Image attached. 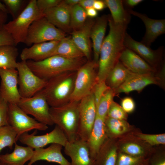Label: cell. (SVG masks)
<instances>
[{
    "label": "cell",
    "instance_id": "cell-48",
    "mask_svg": "<svg viewBox=\"0 0 165 165\" xmlns=\"http://www.w3.org/2000/svg\"><path fill=\"white\" fill-rule=\"evenodd\" d=\"M87 17L93 18L96 17L98 14V11L93 7L89 8L86 10Z\"/></svg>",
    "mask_w": 165,
    "mask_h": 165
},
{
    "label": "cell",
    "instance_id": "cell-44",
    "mask_svg": "<svg viewBox=\"0 0 165 165\" xmlns=\"http://www.w3.org/2000/svg\"><path fill=\"white\" fill-rule=\"evenodd\" d=\"M7 45L15 46L11 35L3 28L0 30V46Z\"/></svg>",
    "mask_w": 165,
    "mask_h": 165
},
{
    "label": "cell",
    "instance_id": "cell-45",
    "mask_svg": "<svg viewBox=\"0 0 165 165\" xmlns=\"http://www.w3.org/2000/svg\"><path fill=\"white\" fill-rule=\"evenodd\" d=\"M95 0H80L79 4L83 9H86L93 7Z\"/></svg>",
    "mask_w": 165,
    "mask_h": 165
},
{
    "label": "cell",
    "instance_id": "cell-10",
    "mask_svg": "<svg viewBox=\"0 0 165 165\" xmlns=\"http://www.w3.org/2000/svg\"><path fill=\"white\" fill-rule=\"evenodd\" d=\"M8 124L16 132V141L22 134L35 129L46 130L47 125L30 117L17 105L8 104Z\"/></svg>",
    "mask_w": 165,
    "mask_h": 165
},
{
    "label": "cell",
    "instance_id": "cell-15",
    "mask_svg": "<svg viewBox=\"0 0 165 165\" xmlns=\"http://www.w3.org/2000/svg\"><path fill=\"white\" fill-rule=\"evenodd\" d=\"M125 47L135 52L152 67L156 69L161 60L163 47H161L156 50L133 39L126 33L124 41Z\"/></svg>",
    "mask_w": 165,
    "mask_h": 165
},
{
    "label": "cell",
    "instance_id": "cell-35",
    "mask_svg": "<svg viewBox=\"0 0 165 165\" xmlns=\"http://www.w3.org/2000/svg\"><path fill=\"white\" fill-rule=\"evenodd\" d=\"M8 13L13 19L16 18L22 12L28 4L29 1L25 0H2Z\"/></svg>",
    "mask_w": 165,
    "mask_h": 165
},
{
    "label": "cell",
    "instance_id": "cell-30",
    "mask_svg": "<svg viewBox=\"0 0 165 165\" xmlns=\"http://www.w3.org/2000/svg\"><path fill=\"white\" fill-rule=\"evenodd\" d=\"M18 54V49L15 46H0V69H16Z\"/></svg>",
    "mask_w": 165,
    "mask_h": 165
},
{
    "label": "cell",
    "instance_id": "cell-11",
    "mask_svg": "<svg viewBox=\"0 0 165 165\" xmlns=\"http://www.w3.org/2000/svg\"><path fill=\"white\" fill-rule=\"evenodd\" d=\"M79 112L78 138L86 141L93 127L97 115L93 93L79 101Z\"/></svg>",
    "mask_w": 165,
    "mask_h": 165
},
{
    "label": "cell",
    "instance_id": "cell-3",
    "mask_svg": "<svg viewBox=\"0 0 165 165\" xmlns=\"http://www.w3.org/2000/svg\"><path fill=\"white\" fill-rule=\"evenodd\" d=\"M76 75V71L67 72L47 81L42 91L50 107L60 106L70 101Z\"/></svg>",
    "mask_w": 165,
    "mask_h": 165
},
{
    "label": "cell",
    "instance_id": "cell-41",
    "mask_svg": "<svg viewBox=\"0 0 165 165\" xmlns=\"http://www.w3.org/2000/svg\"><path fill=\"white\" fill-rule=\"evenodd\" d=\"M8 103L0 94V127L8 125Z\"/></svg>",
    "mask_w": 165,
    "mask_h": 165
},
{
    "label": "cell",
    "instance_id": "cell-6",
    "mask_svg": "<svg viewBox=\"0 0 165 165\" xmlns=\"http://www.w3.org/2000/svg\"><path fill=\"white\" fill-rule=\"evenodd\" d=\"M98 68V64L93 60H87L76 71L70 101H79L93 93L97 82Z\"/></svg>",
    "mask_w": 165,
    "mask_h": 165
},
{
    "label": "cell",
    "instance_id": "cell-47",
    "mask_svg": "<svg viewBox=\"0 0 165 165\" xmlns=\"http://www.w3.org/2000/svg\"><path fill=\"white\" fill-rule=\"evenodd\" d=\"M7 13L0 10V30L3 28L7 19Z\"/></svg>",
    "mask_w": 165,
    "mask_h": 165
},
{
    "label": "cell",
    "instance_id": "cell-9",
    "mask_svg": "<svg viewBox=\"0 0 165 165\" xmlns=\"http://www.w3.org/2000/svg\"><path fill=\"white\" fill-rule=\"evenodd\" d=\"M16 69L18 90L21 97H32L46 86L47 81L36 75L28 66L26 61L17 62Z\"/></svg>",
    "mask_w": 165,
    "mask_h": 165
},
{
    "label": "cell",
    "instance_id": "cell-32",
    "mask_svg": "<svg viewBox=\"0 0 165 165\" xmlns=\"http://www.w3.org/2000/svg\"><path fill=\"white\" fill-rule=\"evenodd\" d=\"M105 124L107 136L120 135L127 131L128 129V124L125 120L107 116L105 119Z\"/></svg>",
    "mask_w": 165,
    "mask_h": 165
},
{
    "label": "cell",
    "instance_id": "cell-52",
    "mask_svg": "<svg viewBox=\"0 0 165 165\" xmlns=\"http://www.w3.org/2000/svg\"><path fill=\"white\" fill-rule=\"evenodd\" d=\"M0 10L3 12L8 13L7 10L5 5L0 1Z\"/></svg>",
    "mask_w": 165,
    "mask_h": 165
},
{
    "label": "cell",
    "instance_id": "cell-39",
    "mask_svg": "<svg viewBox=\"0 0 165 165\" xmlns=\"http://www.w3.org/2000/svg\"><path fill=\"white\" fill-rule=\"evenodd\" d=\"M122 149L126 154L134 156L143 157L144 153L142 148L135 143L126 144L123 146Z\"/></svg>",
    "mask_w": 165,
    "mask_h": 165
},
{
    "label": "cell",
    "instance_id": "cell-33",
    "mask_svg": "<svg viewBox=\"0 0 165 165\" xmlns=\"http://www.w3.org/2000/svg\"><path fill=\"white\" fill-rule=\"evenodd\" d=\"M85 9L78 4L72 8L70 27L72 31L78 30L84 25L87 18Z\"/></svg>",
    "mask_w": 165,
    "mask_h": 165
},
{
    "label": "cell",
    "instance_id": "cell-8",
    "mask_svg": "<svg viewBox=\"0 0 165 165\" xmlns=\"http://www.w3.org/2000/svg\"><path fill=\"white\" fill-rule=\"evenodd\" d=\"M17 105L38 122L47 125L54 124L50 114V107L42 90L32 97H21Z\"/></svg>",
    "mask_w": 165,
    "mask_h": 165
},
{
    "label": "cell",
    "instance_id": "cell-1",
    "mask_svg": "<svg viewBox=\"0 0 165 165\" xmlns=\"http://www.w3.org/2000/svg\"><path fill=\"white\" fill-rule=\"evenodd\" d=\"M108 24L109 32L104 38L100 52L97 82L105 81L125 48L124 41L128 25L115 23L110 15L108 16Z\"/></svg>",
    "mask_w": 165,
    "mask_h": 165
},
{
    "label": "cell",
    "instance_id": "cell-7",
    "mask_svg": "<svg viewBox=\"0 0 165 165\" xmlns=\"http://www.w3.org/2000/svg\"><path fill=\"white\" fill-rule=\"evenodd\" d=\"M66 33L58 28L42 16L33 21L28 30L24 42L27 46L53 41H60Z\"/></svg>",
    "mask_w": 165,
    "mask_h": 165
},
{
    "label": "cell",
    "instance_id": "cell-17",
    "mask_svg": "<svg viewBox=\"0 0 165 165\" xmlns=\"http://www.w3.org/2000/svg\"><path fill=\"white\" fill-rule=\"evenodd\" d=\"M130 14L141 19L145 25L146 32L141 42L150 47L156 38L165 33V20H156L149 18L146 15L129 9Z\"/></svg>",
    "mask_w": 165,
    "mask_h": 165
},
{
    "label": "cell",
    "instance_id": "cell-40",
    "mask_svg": "<svg viewBox=\"0 0 165 165\" xmlns=\"http://www.w3.org/2000/svg\"><path fill=\"white\" fill-rule=\"evenodd\" d=\"M110 88L105 81L97 83L93 92L96 106L102 95Z\"/></svg>",
    "mask_w": 165,
    "mask_h": 165
},
{
    "label": "cell",
    "instance_id": "cell-5",
    "mask_svg": "<svg viewBox=\"0 0 165 165\" xmlns=\"http://www.w3.org/2000/svg\"><path fill=\"white\" fill-rule=\"evenodd\" d=\"M36 0H31L24 9L15 19L4 25L3 28L11 35L16 46L24 43L28 29L36 19L42 16L36 6Z\"/></svg>",
    "mask_w": 165,
    "mask_h": 165
},
{
    "label": "cell",
    "instance_id": "cell-24",
    "mask_svg": "<svg viewBox=\"0 0 165 165\" xmlns=\"http://www.w3.org/2000/svg\"><path fill=\"white\" fill-rule=\"evenodd\" d=\"M108 24V16L103 15L96 19L91 29L90 36L94 52L93 60L97 64L101 48L105 38Z\"/></svg>",
    "mask_w": 165,
    "mask_h": 165
},
{
    "label": "cell",
    "instance_id": "cell-29",
    "mask_svg": "<svg viewBox=\"0 0 165 165\" xmlns=\"http://www.w3.org/2000/svg\"><path fill=\"white\" fill-rule=\"evenodd\" d=\"M111 144L109 140H105L96 156L95 165H116V148Z\"/></svg>",
    "mask_w": 165,
    "mask_h": 165
},
{
    "label": "cell",
    "instance_id": "cell-19",
    "mask_svg": "<svg viewBox=\"0 0 165 165\" xmlns=\"http://www.w3.org/2000/svg\"><path fill=\"white\" fill-rule=\"evenodd\" d=\"M119 61L129 70L135 74L154 73L156 70L135 52L126 47L120 56Z\"/></svg>",
    "mask_w": 165,
    "mask_h": 165
},
{
    "label": "cell",
    "instance_id": "cell-23",
    "mask_svg": "<svg viewBox=\"0 0 165 165\" xmlns=\"http://www.w3.org/2000/svg\"><path fill=\"white\" fill-rule=\"evenodd\" d=\"M95 20L87 18L84 25L79 29L70 33L71 38L76 46L83 54L87 60H91L90 32Z\"/></svg>",
    "mask_w": 165,
    "mask_h": 165
},
{
    "label": "cell",
    "instance_id": "cell-16",
    "mask_svg": "<svg viewBox=\"0 0 165 165\" xmlns=\"http://www.w3.org/2000/svg\"><path fill=\"white\" fill-rule=\"evenodd\" d=\"M72 7L64 0L56 6L45 10L42 16L56 27L65 33H71L70 18Z\"/></svg>",
    "mask_w": 165,
    "mask_h": 165
},
{
    "label": "cell",
    "instance_id": "cell-14",
    "mask_svg": "<svg viewBox=\"0 0 165 165\" xmlns=\"http://www.w3.org/2000/svg\"><path fill=\"white\" fill-rule=\"evenodd\" d=\"M155 72L137 74L132 73L120 86L114 90L116 94L120 93H128L136 91L141 92L146 86L151 84L161 85V75H156Z\"/></svg>",
    "mask_w": 165,
    "mask_h": 165
},
{
    "label": "cell",
    "instance_id": "cell-46",
    "mask_svg": "<svg viewBox=\"0 0 165 165\" xmlns=\"http://www.w3.org/2000/svg\"><path fill=\"white\" fill-rule=\"evenodd\" d=\"M106 7L104 0H95L93 6V7L97 11H101Z\"/></svg>",
    "mask_w": 165,
    "mask_h": 165
},
{
    "label": "cell",
    "instance_id": "cell-13",
    "mask_svg": "<svg viewBox=\"0 0 165 165\" xmlns=\"http://www.w3.org/2000/svg\"><path fill=\"white\" fill-rule=\"evenodd\" d=\"M0 94L8 104L17 105L21 98L18 82L16 69H0Z\"/></svg>",
    "mask_w": 165,
    "mask_h": 165
},
{
    "label": "cell",
    "instance_id": "cell-27",
    "mask_svg": "<svg viewBox=\"0 0 165 165\" xmlns=\"http://www.w3.org/2000/svg\"><path fill=\"white\" fill-rule=\"evenodd\" d=\"M132 73L119 61L108 75L105 82L110 89L115 90L122 85Z\"/></svg>",
    "mask_w": 165,
    "mask_h": 165
},
{
    "label": "cell",
    "instance_id": "cell-31",
    "mask_svg": "<svg viewBox=\"0 0 165 165\" xmlns=\"http://www.w3.org/2000/svg\"><path fill=\"white\" fill-rule=\"evenodd\" d=\"M17 134L9 125L0 127V152L4 148L8 147L12 150L16 141Z\"/></svg>",
    "mask_w": 165,
    "mask_h": 165
},
{
    "label": "cell",
    "instance_id": "cell-28",
    "mask_svg": "<svg viewBox=\"0 0 165 165\" xmlns=\"http://www.w3.org/2000/svg\"><path fill=\"white\" fill-rule=\"evenodd\" d=\"M104 1L109 9L110 16L115 23L128 25L130 21V14L125 9L123 1L105 0Z\"/></svg>",
    "mask_w": 165,
    "mask_h": 165
},
{
    "label": "cell",
    "instance_id": "cell-42",
    "mask_svg": "<svg viewBox=\"0 0 165 165\" xmlns=\"http://www.w3.org/2000/svg\"><path fill=\"white\" fill-rule=\"evenodd\" d=\"M61 0H37L36 6L39 11L43 14L46 10L53 8L58 4Z\"/></svg>",
    "mask_w": 165,
    "mask_h": 165
},
{
    "label": "cell",
    "instance_id": "cell-4",
    "mask_svg": "<svg viewBox=\"0 0 165 165\" xmlns=\"http://www.w3.org/2000/svg\"><path fill=\"white\" fill-rule=\"evenodd\" d=\"M79 101H70L60 106L50 108V114L53 124L64 132L68 142L78 139Z\"/></svg>",
    "mask_w": 165,
    "mask_h": 165
},
{
    "label": "cell",
    "instance_id": "cell-20",
    "mask_svg": "<svg viewBox=\"0 0 165 165\" xmlns=\"http://www.w3.org/2000/svg\"><path fill=\"white\" fill-rule=\"evenodd\" d=\"M63 146L57 144H52L48 147L34 149L32 158L27 165H32L41 160L57 163L59 165H71V163L63 155L61 151Z\"/></svg>",
    "mask_w": 165,
    "mask_h": 165
},
{
    "label": "cell",
    "instance_id": "cell-21",
    "mask_svg": "<svg viewBox=\"0 0 165 165\" xmlns=\"http://www.w3.org/2000/svg\"><path fill=\"white\" fill-rule=\"evenodd\" d=\"M105 119L96 115L93 127L86 141L90 156L94 160L107 138Z\"/></svg>",
    "mask_w": 165,
    "mask_h": 165
},
{
    "label": "cell",
    "instance_id": "cell-53",
    "mask_svg": "<svg viewBox=\"0 0 165 165\" xmlns=\"http://www.w3.org/2000/svg\"><path fill=\"white\" fill-rule=\"evenodd\" d=\"M0 165H7L0 163Z\"/></svg>",
    "mask_w": 165,
    "mask_h": 165
},
{
    "label": "cell",
    "instance_id": "cell-26",
    "mask_svg": "<svg viewBox=\"0 0 165 165\" xmlns=\"http://www.w3.org/2000/svg\"><path fill=\"white\" fill-rule=\"evenodd\" d=\"M55 55L73 59L85 57L71 36H66L59 41L52 56Z\"/></svg>",
    "mask_w": 165,
    "mask_h": 165
},
{
    "label": "cell",
    "instance_id": "cell-36",
    "mask_svg": "<svg viewBox=\"0 0 165 165\" xmlns=\"http://www.w3.org/2000/svg\"><path fill=\"white\" fill-rule=\"evenodd\" d=\"M116 165H149L148 161L143 157L120 153L118 156Z\"/></svg>",
    "mask_w": 165,
    "mask_h": 165
},
{
    "label": "cell",
    "instance_id": "cell-51",
    "mask_svg": "<svg viewBox=\"0 0 165 165\" xmlns=\"http://www.w3.org/2000/svg\"><path fill=\"white\" fill-rule=\"evenodd\" d=\"M152 165H165V160L164 158H161L153 160Z\"/></svg>",
    "mask_w": 165,
    "mask_h": 165
},
{
    "label": "cell",
    "instance_id": "cell-38",
    "mask_svg": "<svg viewBox=\"0 0 165 165\" xmlns=\"http://www.w3.org/2000/svg\"><path fill=\"white\" fill-rule=\"evenodd\" d=\"M138 136L141 139L151 145H164L165 144V134H140Z\"/></svg>",
    "mask_w": 165,
    "mask_h": 165
},
{
    "label": "cell",
    "instance_id": "cell-12",
    "mask_svg": "<svg viewBox=\"0 0 165 165\" xmlns=\"http://www.w3.org/2000/svg\"><path fill=\"white\" fill-rule=\"evenodd\" d=\"M36 132L31 134L24 133L19 137L18 140L33 149L43 148L53 143L58 144L64 147L68 141L64 132L57 125L52 131L44 135H36Z\"/></svg>",
    "mask_w": 165,
    "mask_h": 165
},
{
    "label": "cell",
    "instance_id": "cell-2",
    "mask_svg": "<svg viewBox=\"0 0 165 165\" xmlns=\"http://www.w3.org/2000/svg\"><path fill=\"white\" fill-rule=\"evenodd\" d=\"M87 60L85 57L73 59L53 55L39 61H26L31 71L40 78L48 81L62 73L76 71Z\"/></svg>",
    "mask_w": 165,
    "mask_h": 165
},
{
    "label": "cell",
    "instance_id": "cell-18",
    "mask_svg": "<svg viewBox=\"0 0 165 165\" xmlns=\"http://www.w3.org/2000/svg\"><path fill=\"white\" fill-rule=\"evenodd\" d=\"M64 152L71 158V165H95L86 141L79 139L72 142L68 141L64 146Z\"/></svg>",
    "mask_w": 165,
    "mask_h": 165
},
{
    "label": "cell",
    "instance_id": "cell-34",
    "mask_svg": "<svg viewBox=\"0 0 165 165\" xmlns=\"http://www.w3.org/2000/svg\"><path fill=\"white\" fill-rule=\"evenodd\" d=\"M115 95L114 90L110 88L102 95L96 106L97 116L105 119Z\"/></svg>",
    "mask_w": 165,
    "mask_h": 165
},
{
    "label": "cell",
    "instance_id": "cell-25",
    "mask_svg": "<svg viewBox=\"0 0 165 165\" xmlns=\"http://www.w3.org/2000/svg\"><path fill=\"white\" fill-rule=\"evenodd\" d=\"M13 151L10 153L0 155V163L7 165H24L30 161L33 155L34 149L27 146L15 144Z\"/></svg>",
    "mask_w": 165,
    "mask_h": 165
},
{
    "label": "cell",
    "instance_id": "cell-49",
    "mask_svg": "<svg viewBox=\"0 0 165 165\" xmlns=\"http://www.w3.org/2000/svg\"><path fill=\"white\" fill-rule=\"evenodd\" d=\"M143 0H126L123 1L125 4L129 7L132 8L139 4Z\"/></svg>",
    "mask_w": 165,
    "mask_h": 165
},
{
    "label": "cell",
    "instance_id": "cell-50",
    "mask_svg": "<svg viewBox=\"0 0 165 165\" xmlns=\"http://www.w3.org/2000/svg\"><path fill=\"white\" fill-rule=\"evenodd\" d=\"M64 2L69 6H73L79 4L80 0H64Z\"/></svg>",
    "mask_w": 165,
    "mask_h": 165
},
{
    "label": "cell",
    "instance_id": "cell-37",
    "mask_svg": "<svg viewBox=\"0 0 165 165\" xmlns=\"http://www.w3.org/2000/svg\"><path fill=\"white\" fill-rule=\"evenodd\" d=\"M107 116L113 119L125 120L127 114L118 104L113 101L108 112Z\"/></svg>",
    "mask_w": 165,
    "mask_h": 165
},
{
    "label": "cell",
    "instance_id": "cell-43",
    "mask_svg": "<svg viewBox=\"0 0 165 165\" xmlns=\"http://www.w3.org/2000/svg\"><path fill=\"white\" fill-rule=\"evenodd\" d=\"M121 104V107L126 113H131L135 109V102L130 97H127L122 99Z\"/></svg>",
    "mask_w": 165,
    "mask_h": 165
},
{
    "label": "cell",
    "instance_id": "cell-22",
    "mask_svg": "<svg viewBox=\"0 0 165 165\" xmlns=\"http://www.w3.org/2000/svg\"><path fill=\"white\" fill-rule=\"evenodd\" d=\"M60 41H53L34 44L22 51L20 57L21 61L31 60L39 61L52 56Z\"/></svg>",
    "mask_w": 165,
    "mask_h": 165
}]
</instances>
